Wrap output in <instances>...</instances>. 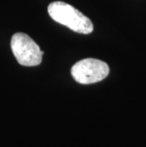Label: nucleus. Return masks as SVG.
Returning a JSON list of instances; mask_svg holds the SVG:
<instances>
[{
	"instance_id": "1",
	"label": "nucleus",
	"mask_w": 146,
	"mask_h": 147,
	"mask_svg": "<svg viewBox=\"0 0 146 147\" xmlns=\"http://www.w3.org/2000/svg\"><path fill=\"white\" fill-rule=\"evenodd\" d=\"M48 12L54 21L75 32L89 34L93 32L91 20L67 3L62 1L52 2L48 5Z\"/></svg>"
},
{
	"instance_id": "2",
	"label": "nucleus",
	"mask_w": 146,
	"mask_h": 147,
	"mask_svg": "<svg viewBox=\"0 0 146 147\" xmlns=\"http://www.w3.org/2000/svg\"><path fill=\"white\" fill-rule=\"evenodd\" d=\"M11 49L17 62L24 67H35L41 64L44 51L26 33L13 34L11 40Z\"/></svg>"
},
{
	"instance_id": "3",
	"label": "nucleus",
	"mask_w": 146,
	"mask_h": 147,
	"mask_svg": "<svg viewBox=\"0 0 146 147\" xmlns=\"http://www.w3.org/2000/svg\"><path fill=\"white\" fill-rule=\"evenodd\" d=\"M70 72L77 83L90 84L105 79L109 74V67L98 59L86 58L77 62L71 67Z\"/></svg>"
}]
</instances>
